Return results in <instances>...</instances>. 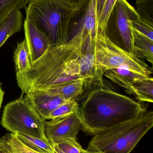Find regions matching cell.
Here are the masks:
<instances>
[{"mask_svg":"<svg viewBox=\"0 0 153 153\" xmlns=\"http://www.w3.org/2000/svg\"><path fill=\"white\" fill-rule=\"evenodd\" d=\"M0 153H39L23 143L14 134H6L0 137Z\"/></svg>","mask_w":153,"mask_h":153,"instance_id":"obj_14","label":"cell"},{"mask_svg":"<svg viewBox=\"0 0 153 153\" xmlns=\"http://www.w3.org/2000/svg\"><path fill=\"white\" fill-rule=\"evenodd\" d=\"M16 73L23 72L30 67L29 53L25 39L17 45L13 54Z\"/></svg>","mask_w":153,"mask_h":153,"instance_id":"obj_19","label":"cell"},{"mask_svg":"<svg viewBox=\"0 0 153 153\" xmlns=\"http://www.w3.org/2000/svg\"><path fill=\"white\" fill-rule=\"evenodd\" d=\"M45 121L28 99L22 95L5 105L1 124L12 134L19 133L48 140L45 134Z\"/></svg>","mask_w":153,"mask_h":153,"instance_id":"obj_6","label":"cell"},{"mask_svg":"<svg viewBox=\"0 0 153 153\" xmlns=\"http://www.w3.org/2000/svg\"><path fill=\"white\" fill-rule=\"evenodd\" d=\"M116 1L117 0H106L99 20V30L103 35H105L108 19Z\"/></svg>","mask_w":153,"mask_h":153,"instance_id":"obj_25","label":"cell"},{"mask_svg":"<svg viewBox=\"0 0 153 153\" xmlns=\"http://www.w3.org/2000/svg\"><path fill=\"white\" fill-rule=\"evenodd\" d=\"M95 40V64L99 80L102 84L104 73L111 69L125 68L146 76L152 74L142 59L117 46L100 31L96 34Z\"/></svg>","mask_w":153,"mask_h":153,"instance_id":"obj_5","label":"cell"},{"mask_svg":"<svg viewBox=\"0 0 153 153\" xmlns=\"http://www.w3.org/2000/svg\"><path fill=\"white\" fill-rule=\"evenodd\" d=\"M85 85L84 80L81 79L62 85L56 89L46 90L56 93L65 101L76 100L83 91Z\"/></svg>","mask_w":153,"mask_h":153,"instance_id":"obj_18","label":"cell"},{"mask_svg":"<svg viewBox=\"0 0 153 153\" xmlns=\"http://www.w3.org/2000/svg\"><path fill=\"white\" fill-rule=\"evenodd\" d=\"M131 94L143 102H153V79L152 76L135 82L131 87Z\"/></svg>","mask_w":153,"mask_h":153,"instance_id":"obj_15","label":"cell"},{"mask_svg":"<svg viewBox=\"0 0 153 153\" xmlns=\"http://www.w3.org/2000/svg\"><path fill=\"white\" fill-rule=\"evenodd\" d=\"M26 7V17L45 34L52 46L69 40L78 8L63 0H31Z\"/></svg>","mask_w":153,"mask_h":153,"instance_id":"obj_3","label":"cell"},{"mask_svg":"<svg viewBox=\"0 0 153 153\" xmlns=\"http://www.w3.org/2000/svg\"><path fill=\"white\" fill-rule=\"evenodd\" d=\"M72 4L80 11L87 6L91 0H63Z\"/></svg>","mask_w":153,"mask_h":153,"instance_id":"obj_26","label":"cell"},{"mask_svg":"<svg viewBox=\"0 0 153 153\" xmlns=\"http://www.w3.org/2000/svg\"><path fill=\"white\" fill-rule=\"evenodd\" d=\"M153 126V112L146 110L137 117L94 135L87 151L130 153Z\"/></svg>","mask_w":153,"mask_h":153,"instance_id":"obj_4","label":"cell"},{"mask_svg":"<svg viewBox=\"0 0 153 153\" xmlns=\"http://www.w3.org/2000/svg\"><path fill=\"white\" fill-rule=\"evenodd\" d=\"M129 22L133 31L153 41V23L140 17L130 20Z\"/></svg>","mask_w":153,"mask_h":153,"instance_id":"obj_22","label":"cell"},{"mask_svg":"<svg viewBox=\"0 0 153 153\" xmlns=\"http://www.w3.org/2000/svg\"><path fill=\"white\" fill-rule=\"evenodd\" d=\"M23 27L25 40L31 63L39 59L52 46L46 36L38 28L30 19L26 17Z\"/></svg>","mask_w":153,"mask_h":153,"instance_id":"obj_9","label":"cell"},{"mask_svg":"<svg viewBox=\"0 0 153 153\" xmlns=\"http://www.w3.org/2000/svg\"><path fill=\"white\" fill-rule=\"evenodd\" d=\"M104 76L116 84L124 88L126 92L131 94V87L137 81L149 77L134 72L125 68L111 69L105 72Z\"/></svg>","mask_w":153,"mask_h":153,"instance_id":"obj_12","label":"cell"},{"mask_svg":"<svg viewBox=\"0 0 153 153\" xmlns=\"http://www.w3.org/2000/svg\"><path fill=\"white\" fill-rule=\"evenodd\" d=\"M54 146L58 148L64 153H83L84 150L76 139H65Z\"/></svg>","mask_w":153,"mask_h":153,"instance_id":"obj_24","label":"cell"},{"mask_svg":"<svg viewBox=\"0 0 153 153\" xmlns=\"http://www.w3.org/2000/svg\"><path fill=\"white\" fill-rule=\"evenodd\" d=\"M146 110L130 97L101 87L88 94L76 116L84 130L95 135L134 119Z\"/></svg>","mask_w":153,"mask_h":153,"instance_id":"obj_2","label":"cell"},{"mask_svg":"<svg viewBox=\"0 0 153 153\" xmlns=\"http://www.w3.org/2000/svg\"><path fill=\"white\" fill-rule=\"evenodd\" d=\"M4 93L2 89L1 84L0 83V109L1 107L2 103L3 101L4 96Z\"/></svg>","mask_w":153,"mask_h":153,"instance_id":"obj_28","label":"cell"},{"mask_svg":"<svg viewBox=\"0 0 153 153\" xmlns=\"http://www.w3.org/2000/svg\"><path fill=\"white\" fill-rule=\"evenodd\" d=\"M34 109L45 120H48L50 113L65 101L56 93L46 90H35L26 94Z\"/></svg>","mask_w":153,"mask_h":153,"instance_id":"obj_11","label":"cell"},{"mask_svg":"<svg viewBox=\"0 0 153 153\" xmlns=\"http://www.w3.org/2000/svg\"><path fill=\"white\" fill-rule=\"evenodd\" d=\"M81 123L76 115H72L57 120L45 121V132L53 146L65 139H76Z\"/></svg>","mask_w":153,"mask_h":153,"instance_id":"obj_8","label":"cell"},{"mask_svg":"<svg viewBox=\"0 0 153 153\" xmlns=\"http://www.w3.org/2000/svg\"><path fill=\"white\" fill-rule=\"evenodd\" d=\"M106 0H97V9H98V16H99V20L102 10L104 8Z\"/></svg>","mask_w":153,"mask_h":153,"instance_id":"obj_27","label":"cell"},{"mask_svg":"<svg viewBox=\"0 0 153 153\" xmlns=\"http://www.w3.org/2000/svg\"><path fill=\"white\" fill-rule=\"evenodd\" d=\"M31 0H0V25L11 13L25 8Z\"/></svg>","mask_w":153,"mask_h":153,"instance_id":"obj_21","label":"cell"},{"mask_svg":"<svg viewBox=\"0 0 153 153\" xmlns=\"http://www.w3.org/2000/svg\"><path fill=\"white\" fill-rule=\"evenodd\" d=\"M16 136L31 150L39 153H57L48 140L27 135L19 133H14Z\"/></svg>","mask_w":153,"mask_h":153,"instance_id":"obj_17","label":"cell"},{"mask_svg":"<svg viewBox=\"0 0 153 153\" xmlns=\"http://www.w3.org/2000/svg\"><path fill=\"white\" fill-rule=\"evenodd\" d=\"M136 4L140 18L153 23V0H136Z\"/></svg>","mask_w":153,"mask_h":153,"instance_id":"obj_23","label":"cell"},{"mask_svg":"<svg viewBox=\"0 0 153 153\" xmlns=\"http://www.w3.org/2000/svg\"><path fill=\"white\" fill-rule=\"evenodd\" d=\"M140 17L126 0H117L108 19L105 35L117 46L134 54L133 31L129 21Z\"/></svg>","mask_w":153,"mask_h":153,"instance_id":"obj_7","label":"cell"},{"mask_svg":"<svg viewBox=\"0 0 153 153\" xmlns=\"http://www.w3.org/2000/svg\"><path fill=\"white\" fill-rule=\"evenodd\" d=\"M133 31V30H132ZM134 54L153 65V41L133 31Z\"/></svg>","mask_w":153,"mask_h":153,"instance_id":"obj_16","label":"cell"},{"mask_svg":"<svg viewBox=\"0 0 153 153\" xmlns=\"http://www.w3.org/2000/svg\"><path fill=\"white\" fill-rule=\"evenodd\" d=\"M83 153H101L96 152H91V151H87V150H84Z\"/></svg>","mask_w":153,"mask_h":153,"instance_id":"obj_29","label":"cell"},{"mask_svg":"<svg viewBox=\"0 0 153 153\" xmlns=\"http://www.w3.org/2000/svg\"><path fill=\"white\" fill-rule=\"evenodd\" d=\"M87 37L79 30L65 44L49 47L28 70L16 73L17 84L22 94L53 90L81 79L85 82L80 74V59Z\"/></svg>","mask_w":153,"mask_h":153,"instance_id":"obj_1","label":"cell"},{"mask_svg":"<svg viewBox=\"0 0 153 153\" xmlns=\"http://www.w3.org/2000/svg\"><path fill=\"white\" fill-rule=\"evenodd\" d=\"M23 16L20 10L11 13L0 25V48L7 39L14 34L21 31Z\"/></svg>","mask_w":153,"mask_h":153,"instance_id":"obj_13","label":"cell"},{"mask_svg":"<svg viewBox=\"0 0 153 153\" xmlns=\"http://www.w3.org/2000/svg\"><path fill=\"white\" fill-rule=\"evenodd\" d=\"M80 74L85 80V85H103L99 80L95 64V40L87 37L82 48L80 59Z\"/></svg>","mask_w":153,"mask_h":153,"instance_id":"obj_10","label":"cell"},{"mask_svg":"<svg viewBox=\"0 0 153 153\" xmlns=\"http://www.w3.org/2000/svg\"><path fill=\"white\" fill-rule=\"evenodd\" d=\"M80 106L76 100L65 101L55 109L49 116L48 120H57L72 115H77Z\"/></svg>","mask_w":153,"mask_h":153,"instance_id":"obj_20","label":"cell"}]
</instances>
